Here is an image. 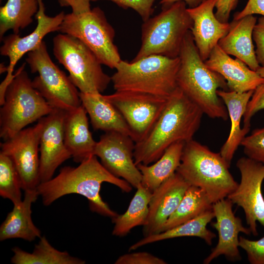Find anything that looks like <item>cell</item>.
<instances>
[{
	"mask_svg": "<svg viewBox=\"0 0 264 264\" xmlns=\"http://www.w3.org/2000/svg\"><path fill=\"white\" fill-rule=\"evenodd\" d=\"M134 148L135 142L129 135L105 132L96 142L94 155L111 174L136 189L141 184L142 175L134 163Z\"/></svg>",
	"mask_w": 264,
	"mask_h": 264,
	"instance_id": "14",
	"label": "cell"
},
{
	"mask_svg": "<svg viewBox=\"0 0 264 264\" xmlns=\"http://www.w3.org/2000/svg\"><path fill=\"white\" fill-rule=\"evenodd\" d=\"M21 189V178L12 159L0 152V196L17 204L22 200Z\"/></svg>",
	"mask_w": 264,
	"mask_h": 264,
	"instance_id": "32",
	"label": "cell"
},
{
	"mask_svg": "<svg viewBox=\"0 0 264 264\" xmlns=\"http://www.w3.org/2000/svg\"><path fill=\"white\" fill-rule=\"evenodd\" d=\"M13 256L11 262L14 264H84L85 261L71 256L66 251L55 249L45 236H42L32 253L19 247L12 249Z\"/></svg>",
	"mask_w": 264,
	"mask_h": 264,
	"instance_id": "29",
	"label": "cell"
},
{
	"mask_svg": "<svg viewBox=\"0 0 264 264\" xmlns=\"http://www.w3.org/2000/svg\"><path fill=\"white\" fill-rule=\"evenodd\" d=\"M263 109H264V83L259 85L254 90L243 116V128L249 131L252 117L256 112Z\"/></svg>",
	"mask_w": 264,
	"mask_h": 264,
	"instance_id": "35",
	"label": "cell"
},
{
	"mask_svg": "<svg viewBox=\"0 0 264 264\" xmlns=\"http://www.w3.org/2000/svg\"><path fill=\"white\" fill-rule=\"evenodd\" d=\"M39 10L38 0H7L0 8V39L8 30L18 34L30 25Z\"/></svg>",
	"mask_w": 264,
	"mask_h": 264,
	"instance_id": "30",
	"label": "cell"
},
{
	"mask_svg": "<svg viewBox=\"0 0 264 264\" xmlns=\"http://www.w3.org/2000/svg\"><path fill=\"white\" fill-rule=\"evenodd\" d=\"M217 0H205L194 8H187L193 25L191 30L200 57L205 61L219 41L228 33L230 23L222 22L215 16Z\"/></svg>",
	"mask_w": 264,
	"mask_h": 264,
	"instance_id": "19",
	"label": "cell"
},
{
	"mask_svg": "<svg viewBox=\"0 0 264 264\" xmlns=\"http://www.w3.org/2000/svg\"><path fill=\"white\" fill-rule=\"evenodd\" d=\"M190 186L176 172L152 192L148 218L143 226L144 237L162 232L166 222L176 209Z\"/></svg>",
	"mask_w": 264,
	"mask_h": 264,
	"instance_id": "18",
	"label": "cell"
},
{
	"mask_svg": "<svg viewBox=\"0 0 264 264\" xmlns=\"http://www.w3.org/2000/svg\"><path fill=\"white\" fill-rule=\"evenodd\" d=\"M203 114L177 88L148 135L135 143V164L150 165L157 160L171 145L193 140Z\"/></svg>",
	"mask_w": 264,
	"mask_h": 264,
	"instance_id": "2",
	"label": "cell"
},
{
	"mask_svg": "<svg viewBox=\"0 0 264 264\" xmlns=\"http://www.w3.org/2000/svg\"><path fill=\"white\" fill-rule=\"evenodd\" d=\"M205 0H161L160 4L161 5L162 8L166 7L172 4L179 1H182L185 2L186 5L188 6V8H194Z\"/></svg>",
	"mask_w": 264,
	"mask_h": 264,
	"instance_id": "42",
	"label": "cell"
},
{
	"mask_svg": "<svg viewBox=\"0 0 264 264\" xmlns=\"http://www.w3.org/2000/svg\"><path fill=\"white\" fill-rule=\"evenodd\" d=\"M36 189L24 191L22 201L14 205L0 226V240L22 239L29 242L40 238L41 232L31 218V206L39 197Z\"/></svg>",
	"mask_w": 264,
	"mask_h": 264,
	"instance_id": "24",
	"label": "cell"
},
{
	"mask_svg": "<svg viewBox=\"0 0 264 264\" xmlns=\"http://www.w3.org/2000/svg\"><path fill=\"white\" fill-rule=\"evenodd\" d=\"M104 98L121 113L135 143L144 140L158 119L169 98L149 94L115 91Z\"/></svg>",
	"mask_w": 264,
	"mask_h": 264,
	"instance_id": "11",
	"label": "cell"
},
{
	"mask_svg": "<svg viewBox=\"0 0 264 264\" xmlns=\"http://www.w3.org/2000/svg\"><path fill=\"white\" fill-rule=\"evenodd\" d=\"M23 63L6 88L0 110V137L6 140L54 109L33 87Z\"/></svg>",
	"mask_w": 264,
	"mask_h": 264,
	"instance_id": "6",
	"label": "cell"
},
{
	"mask_svg": "<svg viewBox=\"0 0 264 264\" xmlns=\"http://www.w3.org/2000/svg\"><path fill=\"white\" fill-rule=\"evenodd\" d=\"M185 143L176 142L169 146L161 156L149 165H137L142 175L141 184L152 192L174 175L178 167Z\"/></svg>",
	"mask_w": 264,
	"mask_h": 264,
	"instance_id": "27",
	"label": "cell"
},
{
	"mask_svg": "<svg viewBox=\"0 0 264 264\" xmlns=\"http://www.w3.org/2000/svg\"><path fill=\"white\" fill-rule=\"evenodd\" d=\"M256 48L257 60L260 66L264 67V17L259 18L254 27L252 33Z\"/></svg>",
	"mask_w": 264,
	"mask_h": 264,
	"instance_id": "38",
	"label": "cell"
},
{
	"mask_svg": "<svg viewBox=\"0 0 264 264\" xmlns=\"http://www.w3.org/2000/svg\"><path fill=\"white\" fill-rule=\"evenodd\" d=\"M38 0L39 10L35 15L37 24L33 31L24 37L13 33L3 37L0 40L3 44L0 48V53L2 56L8 57L9 60L7 66V76L13 75L14 67L20 59L25 54L37 47L47 34L59 31L65 16L63 11L55 16H48L45 14L43 0Z\"/></svg>",
	"mask_w": 264,
	"mask_h": 264,
	"instance_id": "17",
	"label": "cell"
},
{
	"mask_svg": "<svg viewBox=\"0 0 264 264\" xmlns=\"http://www.w3.org/2000/svg\"><path fill=\"white\" fill-rule=\"evenodd\" d=\"M152 195V192L142 184L136 188L126 211L112 219L114 223L112 235L124 237L133 228L145 224Z\"/></svg>",
	"mask_w": 264,
	"mask_h": 264,
	"instance_id": "28",
	"label": "cell"
},
{
	"mask_svg": "<svg viewBox=\"0 0 264 264\" xmlns=\"http://www.w3.org/2000/svg\"><path fill=\"white\" fill-rule=\"evenodd\" d=\"M215 218L212 210L205 212L197 217L161 233L144 237L131 245L129 251L136 250L145 245L165 240L182 237H199L211 245L216 234L208 229L207 225Z\"/></svg>",
	"mask_w": 264,
	"mask_h": 264,
	"instance_id": "26",
	"label": "cell"
},
{
	"mask_svg": "<svg viewBox=\"0 0 264 264\" xmlns=\"http://www.w3.org/2000/svg\"><path fill=\"white\" fill-rule=\"evenodd\" d=\"M179 57L150 55L136 61H121L111 76L115 91L144 93L169 98L177 89Z\"/></svg>",
	"mask_w": 264,
	"mask_h": 264,
	"instance_id": "4",
	"label": "cell"
},
{
	"mask_svg": "<svg viewBox=\"0 0 264 264\" xmlns=\"http://www.w3.org/2000/svg\"><path fill=\"white\" fill-rule=\"evenodd\" d=\"M59 31L80 40L94 53L102 65L111 69H115L121 61L114 44V30L99 7L81 14H65Z\"/></svg>",
	"mask_w": 264,
	"mask_h": 264,
	"instance_id": "9",
	"label": "cell"
},
{
	"mask_svg": "<svg viewBox=\"0 0 264 264\" xmlns=\"http://www.w3.org/2000/svg\"><path fill=\"white\" fill-rule=\"evenodd\" d=\"M254 14H259L264 17V0H248L241 11L235 13L233 20H238Z\"/></svg>",
	"mask_w": 264,
	"mask_h": 264,
	"instance_id": "40",
	"label": "cell"
},
{
	"mask_svg": "<svg viewBox=\"0 0 264 264\" xmlns=\"http://www.w3.org/2000/svg\"><path fill=\"white\" fill-rule=\"evenodd\" d=\"M64 137L66 148L75 162L80 163L94 155L97 142L89 131L87 112L82 104L66 111Z\"/></svg>",
	"mask_w": 264,
	"mask_h": 264,
	"instance_id": "21",
	"label": "cell"
},
{
	"mask_svg": "<svg viewBox=\"0 0 264 264\" xmlns=\"http://www.w3.org/2000/svg\"><path fill=\"white\" fill-rule=\"evenodd\" d=\"M220 153L192 140L184 145L176 172L190 185L200 188L213 203L226 198L237 187Z\"/></svg>",
	"mask_w": 264,
	"mask_h": 264,
	"instance_id": "5",
	"label": "cell"
},
{
	"mask_svg": "<svg viewBox=\"0 0 264 264\" xmlns=\"http://www.w3.org/2000/svg\"><path fill=\"white\" fill-rule=\"evenodd\" d=\"M236 166L241 181L227 198L242 207L247 224L254 236L258 235L257 222L264 228V198L262 186L264 179V164L248 157L238 160Z\"/></svg>",
	"mask_w": 264,
	"mask_h": 264,
	"instance_id": "12",
	"label": "cell"
},
{
	"mask_svg": "<svg viewBox=\"0 0 264 264\" xmlns=\"http://www.w3.org/2000/svg\"><path fill=\"white\" fill-rule=\"evenodd\" d=\"M44 117L0 143V152L12 159L20 175L22 189H36L40 181V142Z\"/></svg>",
	"mask_w": 264,
	"mask_h": 264,
	"instance_id": "13",
	"label": "cell"
},
{
	"mask_svg": "<svg viewBox=\"0 0 264 264\" xmlns=\"http://www.w3.org/2000/svg\"><path fill=\"white\" fill-rule=\"evenodd\" d=\"M7 66H4L3 64H0V73H2L5 71H7Z\"/></svg>",
	"mask_w": 264,
	"mask_h": 264,
	"instance_id": "44",
	"label": "cell"
},
{
	"mask_svg": "<svg viewBox=\"0 0 264 264\" xmlns=\"http://www.w3.org/2000/svg\"><path fill=\"white\" fill-rule=\"evenodd\" d=\"M213 203L200 188L190 185L176 209L166 222L162 232L213 209ZM161 233V232H160Z\"/></svg>",
	"mask_w": 264,
	"mask_h": 264,
	"instance_id": "31",
	"label": "cell"
},
{
	"mask_svg": "<svg viewBox=\"0 0 264 264\" xmlns=\"http://www.w3.org/2000/svg\"><path fill=\"white\" fill-rule=\"evenodd\" d=\"M61 6H69L72 12L81 14L91 10L90 2L91 0H58Z\"/></svg>",
	"mask_w": 264,
	"mask_h": 264,
	"instance_id": "41",
	"label": "cell"
},
{
	"mask_svg": "<svg viewBox=\"0 0 264 264\" xmlns=\"http://www.w3.org/2000/svg\"><path fill=\"white\" fill-rule=\"evenodd\" d=\"M80 97L94 130L116 132L130 136V130L126 121L104 95L80 92Z\"/></svg>",
	"mask_w": 264,
	"mask_h": 264,
	"instance_id": "25",
	"label": "cell"
},
{
	"mask_svg": "<svg viewBox=\"0 0 264 264\" xmlns=\"http://www.w3.org/2000/svg\"><path fill=\"white\" fill-rule=\"evenodd\" d=\"M193 22L185 2L179 1L163 8L142 26L141 45L132 61L156 54L179 57L184 39Z\"/></svg>",
	"mask_w": 264,
	"mask_h": 264,
	"instance_id": "7",
	"label": "cell"
},
{
	"mask_svg": "<svg viewBox=\"0 0 264 264\" xmlns=\"http://www.w3.org/2000/svg\"><path fill=\"white\" fill-rule=\"evenodd\" d=\"M180 64L177 75V87L203 113L211 118L227 121V108L217 94L219 88L228 90L224 78L209 68L202 60L189 31L179 55Z\"/></svg>",
	"mask_w": 264,
	"mask_h": 264,
	"instance_id": "3",
	"label": "cell"
},
{
	"mask_svg": "<svg viewBox=\"0 0 264 264\" xmlns=\"http://www.w3.org/2000/svg\"><path fill=\"white\" fill-rule=\"evenodd\" d=\"M256 71L262 77L264 78V67L261 66Z\"/></svg>",
	"mask_w": 264,
	"mask_h": 264,
	"instance_id": "43",
	"label": "cell"
},
{
	"mask_svg": "<svg viewBox=\"0 0 264 264\" xmlns=\"http://www.w3.org/2000/svg\"><path fill=\"white\" fill-rule=\"evenodd\" d=\"M110 1L124 9L132 8L136 11L144 22L148 20L154 11L153 5L156 0H91Z\"/></svg>",
	"mask_w": 264,
	"mask_h": 264,
	"instance_id": "36",
	"label": "cell"
},
{
	"mask_svg": "<svg viewBox=\"0 0 264 264\" xmlns=\"http://www.w3.org/2000/svg\"><path fill=\"white\" fill-rule=\"evenodd\" d=\"M26 62L32 73H38L33 87L53 108L70 111L82 105L78 88L52 61L44 41L27 53Z\"/></svg>",
	"mask_w": 264,
	"mask_h": 264,
	"instance_id": "10",
	"label": "cell"
},
{
	"mask_svg": "<svg viewBox=\"0 0 264 264\" xmlns=\"http://www.w3.org/2000/svg\"><path fill=\"white\" fill-rule=\"evenodd\" d=\"M233 203L227 198L213 204V211L216 221L212 226L217 231L219 239L217 244L204 260L203 264H208L214 259L224 255L232 262L239 261L241 256L239 250V233L249 235V228L245 227L242 220L236 217L232 210Z\"/></svg>",
	"mask_w": 264,
	"mask_h": 264,
	"instance_id": "16",
	"label": "cell"
},
{
	"mask_svg": "<svg viewBox=\"0 0 264 264\" xmlns=\"http://www.w3.org/2000/svg\"><path fill=\"white\" fill-rule=\"evenodd\" d=\"M211 70L221 75L230 90L244 92L254 90L264 83V78L238 58H231L217 45L204 62Z\"/></svg>",
	"mask_w": 264,
	"mask_h": 264,
	"instance_id": "20",
	"label": "cell"
},
{
	"mask_svg": "<svg viewBox=\"0 0 264 264\" xmlns=\"http://www.w3.org/2000/svg\"><path fill=\"white\" fill-rule=\"evenodd\" d=\"M257 21L253 15L233 20L229 23L228 33L218 43L219 46L226 53L236 57L256 71L261 66L257 60L252 38Z\"/></svg>",
	"mask_w": 264,
	"mask_h": 264,
	"instance_id": "22",
	"label": "cell"
},
{
	"mask_svg": "<svg viewBox=\"0 0 264 264\" xmlns=\"http://www.w3.org/2000/svg\"><path fill=\"white\" fill-rule=\"evenodd\" d=\"M104 182L112 184L125 193L132 190L130 183L109 172L95 155L77 167H63L57 176L40 183L36 190L45 206L50 205L64 196L77 194L87 198L91 211L112 219L118 214L101 197V187Z\"/></svg>",
	"mask_w": 264,
	"mask_h": 264,
	"instance_id": "1",
	"label": "cell"
},
{
	"mask_svg": "<svg viewBox=\"0 0 264 264\" xmlns=\"http://www.w3.org/2000/svg\"><path fill=\"white\" fill-rule=\"evenodd\" d=\"M66 111L54 108L50 113L44 117L40 142V183L51 179L57 168L71 157L64 141Z\"/></svg>",
	"mask_w": 264,
	"mask_h": 264,
	"instance_id": "15",
	"label": "cell"
},
{
	"mask_svg": "<svg viewBox=\"0 0 264 264\" xmlns=\"http://www.w3.org/2000/svg\"><path fill=\"white\" fill-rule=\"evenodd\" d=\"M238 1L239 0H217L216 17L222 22H228L230 13L236 8Z\"/></svg>",
	"mask_w": 264,
	"mask_h": 264,
	"instance_id": "39",
	"label": "cell"
},
{
	"mask_svg": "<svg viewBox=\"0 0 264 264\" xmlns=\"http://www.w3.org/2000/svg\"><path fill=\"white\" fill-rule=\"evenodd\" d=\"M241 145L247 157L264 164V127L255 129L245 136Z\"/></svg>",
	"mask_w": 264,
	"mask_h": 264,
	"instance_id": "33",
	"label": "cell"
},
{
	"mask_svg": "<svg viewBox=\"0 0 264 264\" xmlns=\"http://www.w3.org/2000/svg\"><path fill=\"white\" fill-rule=\"evenodd\" d=\"M253 91L237 92L232 90H217L218 96L227 108L231 122L229 135L220 152L229 167L239 146L241 145L242 140L249 132L243 128L241 129L240 124Z\"/></svg>",
	"mask_w": 264,
	"mask_h": 264,
	"instance_id": "23",
	"label": "cell"
},
{
	"mask_svg": "<svg viewBox=\"0 0 264 264\" xmlns=\"http://www.w3.org/2000/svg\"><path fill=\"white\" fill-rule=\"evenodd\" d=\"M115 264H166L164 260L147 252L127 253L120 256Z\"/></svg>",
	"mask_w": 264,
	"mask_h": 264,
	"instance_id": "37",
	"label": "cell"
},
{
	"mask_svg": "<svg viewBox=\"0 0 264 264\" xmlns=\"http://www.w3.org/2000/svg\"><path fill=\"white\" fill-rule=\"evenodd\" d=\"M1 0H0V1H1Z\"/></svg>",
	"mask_w": 264,
	"mask_h": 264,
	"instance_id": "45",
	"label": "cell"
},
{
	"mask_svg": "<svg viewBox=\"0 0 264 264\" xmlns=\"http://www.w3.org/2000/svg\"><path fill=\"white\" fill-rule=\"evenodd\" d=\"M53 52L80 92L101 93L111 82V77L104 72L94 53L75 37L62 33L55 36Z\"/></svg>",
	"mask_w": 264,
	"mask_h": 264,
	"instance_id": "8",
	"label": "cell"
},
{
	"mask_svg": "<svg viewBox=\"0 0 264 264\" xmlns=\"http://www.w3.org/2000/svg\"><path fill=\"white\" fill-rule=\"evenodd\" d=\"M239 245L246 252L250 264H264V236L257 241L240 236Z\"/></svg>",
	"mask_w": 264,
	"mask_h": 264,
	"instance_id": "34",
	"label": "cell"
}]
</instances>
